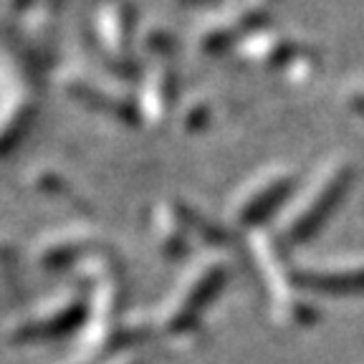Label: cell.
Listing matches in <instances>:
<instances>
[{
    "label": "cell",
    "instance_id": "cell-1",
    "mask_svg": "<svg viewBox=\"0 0 364 364\" xmlns=\"http://www.w3.org/2000/svg\"><path fill=\"white\" fill-rule=\"evenodd\" d=\"M349 182H352V170H349L347 165L336 167V170L324 180V188L316 193L311 208L299 218V223H296V233L304 238V235H309L311 230H316V228L324 223V218L334 210V205L339 203L344 190L349 188Z\"/></svg>",
    "mask_w": 364,
    "mask_h": 364
},
{
    "label": "cell",
    "instance_id": "cell-2",
    "mask_svg": "<svg viewBox=\"0 0 364 364\" xmlns=\"http://www.w3.org/2000/svg\"><path fill=\"white\" fill-rule=\"evenodd\" d=\"M311 286L329 294H359L364 291V266L354 268H339V271H321L309 276Z\"/></svg>",
    "mask_w": 364,
    "mask_h": 364
},
{
    "label": "cell",
    "instance_id": "cell-3",
    "mask_svg": "<svg viewBox=\"0 0 364 364\" xmlns=\"http://www.w3.org/2000/svg\"><path fill=\"white\" fill-rule=\"evenodd\" d=\"M352 109L359 114V117H364V91H359V94L352 97Z\"/></svg>",
    "mask_w": 364,
    "mask_h": 364
}]
</instances>
